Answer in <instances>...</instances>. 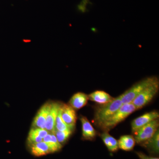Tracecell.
<instances>
[{
    "label": "cell",
    "mask_w": 159,
    "mask_h": 159,
    "mask_svg": "<svg viewBox=\"0 0 159 159\" xmlns=\"http://www.w3.org/2000/svg\"><path fill=\"white\" fill-rule=\"evenodd\" d=\"M123 104L120 96L114 98L112 101L100 104L97 107L94 115V121L97 125L101 126Z\"/></svg>",
    "instance_id": "6da1fadb"
},
{
    "label": "cell",
    "mask_w": 159,
    "mask_h": 159,
    "mask_svg": "<svg viewBox=\"0 0 159 159\" xmlns=\"http://www.w3.org/2000/svg\"><path fill=\"white\" fill-rule=\"evenodd\" d=\"M89 99L100 104H105L112 101L113 97L103 91H95L88 95Z\"/></svg>",
    "instance_id": "4fadbf2b"
},
{
    "label": "cell",
    "mask_w": 159,
    "mask_h": 159,
    "mask_svg": "<svg viewBox=\"0 0 159 159\" xmlns=\"http://www.w3.org/2000/svg\"><path fill=\"white\" fill-rule=\"evenodd\" d=\"M51 102H47L41 107L32 123L33 128L45 129L46 119L51 108Z\"/></svg>",
    "instance_id": "9c48e42d"
},
{
    "label": "cell",
    "mask_w": 159,
    "mask_h": 159,
    "mask_svg": "<svg viewBox=\"0 0 159 159\" xmlns=\"http://www.w3.org/2000/svg\"><path fill=\"white\" fill-rule=\"evenodd\" d=\"M43 139L40 137L35 131L34 128L31 129L29 132L28 138V142L30 146L36 143L43 142Z\"/></svg>",
    "instance_id": "ffe728a7"
},
{
    "label": "cell",
    "mask_w": 159,
    "mask_h": 159,
    "mask_svg": "<svg viewBox=\"0 0 159 159\" xmlns=\"http://www.w3.org/2000/svg\"><path fill=\"white\" fill-rule=\"evenodd\" d=\"M61 115L63 120L67 125L73 130L77 122V114L75 109L68 104H61Z\"/></svg>",
    "instance_id": "52a82bcc"
},
{
    "label": "cell",
    "mask_w": 159,
    "mask_h": 159,
    "mask_svg": "<svg viewBox=\"0 0 159 159\" xmlns=\"http://www.w3.org/2000/svg\"><path fill=\"white\" fill-rule=\"evenodd\" d=\"M88 100V95L78 92L72 96L69 101V104L74 109L78 110L85 106L87 104Z\"/></svg>",
    "instance_id": "8fae6325"
},
{
    "label": "cell",
    "mask_w": 159,
    "mask_h": 159,
    "mask_svg": "<svg viewBox=\"0 0 159 159\" xmlns=\"http://www.w3.org/2000/svg\"><path fill=\"white\" fill-rule=\"evenodd\" d=\"M80 120L82 125L83 138L88 140H92L95 139L97 132L87 118L81 116Z\"/></svg>",
    "instance_id": "30bf717a"
},
{
    "label": "cell",
    "mask_w": 159,
    "mask_h": 159,
    "mask_svg": "<svg viewBox=\"0 0 159 159\" xmlns=\"http://www.w3.org/2000/svg\"><path fill=\"white\" fill-rule=\"evenodd\" d=\"M159 89V80L148 86L141 93L132 101L137 110L143 108L153 99L157 93Z\"/></svg>",
    "instance_id": "277c9868"
},
{
    "label": "cell",
    "mask_w": 159,
    "mask_h": 159,
    "mask_svg": "<svg viewBox=\"0 0 159 159\" xmlns=\"http://www.w3.org/2000/svg\"><path fill=\"white\" fill-rule=\"evenodd\" d=\"M136 110L137 108L132 102L123 104L110 118L107 120L100 126L104 131L108 132L119 123L124 121L129 115Z\"/></svg>",
    "instance_id": "7a4b0ae2"
},
{
    "label": "cell",
    "mask_w": 159,
    "mask_h": 159,
    "mask_svg": "<svg viewBox=\"0 0 159 159\" xmlns=\"http://www.w3.org/2000/svg\"><path fill=\"white\" fill-rule=\"evenodd\" d=\"M100 136L110 152H114L118 150L119 148L118 141L113 137L111 136L108 132L104 131L103 133L100 134Z\"/></svg>",
    "instance_id": "5bb4252c"
},
{
    "label": "cell",
    "mask_w": 159,
    "mask_h": 159,
    "mask_svg": "<svg viewBox=\"0 0 159 159\" xmlns=\"http://www.w3.org/2000/svg\"><path fill=\"white\" fill-rule=\"evenodd\" d=\"M136 153L139 157V159H159V158L148 156L141 152H137Z\"/></svg>",
    "instance_id": "44dd1931"
},
{
    "label": "cell",
    "mask_w": 159,
    "mask_h": 159,
    "mask_svg": "<svg viewBox=\"0 0 159 159\" xmlns=\"http://www.w3.org/2000/svg\"><path fill=\"white\" fill-rule=\"evenodd\" d=\"M158 119L152 121L142 126L134 133L135 140L138 144H141L153 136L158 129Z\"/></svg>",
    "instance_id": "5b68a950"
},
{
    "label": "cell",
    "mask_w": 159,
    "mask_h": 159,
    "mask_svg": "<svg viewBox=\"0 0 159 159\" xmlns=\"http://www.w3.org/2000/svg\"><path fill=\"white\" fill-rule=\"evenodd\" d=\"M158 80L156 77H147L134 84L122 95L120 98L123 104L131 103L148 86Z\"/></svg>",
    "instance_id": "3957f363"
},
{
    "label": "cell",
    "mask_w": 159,
    "mask_h": 159,
    "mask_svg": "<svg viewBox=\"0 0 159 159\" xmlns=\"http://www.w3.org/2000/svg\"><path fill=\"white\" fill-rule=\"evenodd\" d=\"M118 141L119 148L126 151L133 150L135 145V140L132 135L122 136Z\"/></svg>",
    "instance_id": "9a60e30c"
},
{
    "label": "cell",
    "mask_w": 159,
    "mask_h": 159,
    "mask_svg": "<svg viewBox=\"0 0 159 159\" xmlns=\"http://www.w3.org/2000/svg\"><path fill=\"white\" fill-rule=\"evenodd\" d=\"M43 142H45L48 144L52 153L58 151L62 148V145L58 142L54 134L49 133L43 139Z\"/></svg>",
    "instance_id": "e0dca14e"
},
{
    "label": "cell",
    "mask_w": 159,
    "mask_h": 159,
    "mask_svg": "<svg viewBox=\"0 0 159 159\" xmlns=\"http://www.w3.org/2000/svg\"><path fill=\"white\" fill-rule=\"evenodd\" d=\"M55 128V130L58 131H65L68 130V129H71L65 123L61 118V107L59 108L58 114H57V117H56Z\"/></svg>",
    "instance_id": "d6986e66"
},
{
    "label": "cell",
    "mask_w": 159,
    "mask_h": 159,
    "mask_svg": "<svg viewBox=\"0 0 159 159\" xmlns=\"http://www.w3.org/2000/svg\"><path fill=\"white\" fill-rule=\"evenodd\" d=\"M31 152L34 156L40 157L52 153L48 144L44 142L31 145Z\"/></svg>",
    "instance_id": "2e32d148"
},
{
    "label": "cell",
    "mask_w": 159,
    "mask_h": 159,
    "mask_svg": "<svg viewBox=\"0 0 159 159\" xmlns=\"http://www.w3.org/2000/svg\"><path fill=\"white\" fill-rule=\"evenodd\" d=\"M72 130L68 129L65 131L55 130L54 134L57 138V141L61 145L64 144L68 139L72 133Z\"/></svg>",
    "instance_id": "ac0fdd59"
},
{
    "label": "cell",
    "mask_w": 159,
    "mask_h": 159,
    "mask_svg": "<svg viewBox=\"0 0 159 159\" xmlns=\"http://www.w3.org/2000/svg\"><path fill=\"white\" fill-rule=\"evenodd\" d=\"M145 147L150 153L157 154L159 152V131H157L153 136L150 139L140 144Z\"/></svg>",
    "instance_id": "7c38bea8"
},
{
    "label": "cell",
    "mask_w": 159,
    "mask_h": 159,
    "mask_svg": "<svg viewBox=\"0 0 159 159\" xmlns=\"http://www.w3.org/2000/svg\"><path fill=\"white\" fill-rule=\"evenodd\" d=\"M61 104L58 102H51V108L46 119L45 129L51 134L55 131V121L58 111Z\"/></svg>",
    "instance_id": "ba28073f"
},
{
    "label": "cell",
    "mask_w": 159,
    "mask_h": 159,
    "mask_svg": "<svg viewBox=\"0 0 159 159\" xmlns=\"http://www.w3.org/2000/svg\"><path fill=\"white\" fill-rule=\"evenodd\" d=\"M159 117L158 112L157 111H152L136 118L131 122L132 131L134 133L142 126L155 119H158Z\"/></svg>",
    "instance_id": "8992f818"
}]
</instances>
